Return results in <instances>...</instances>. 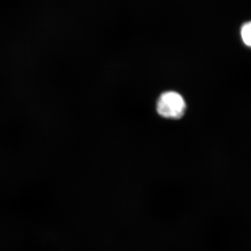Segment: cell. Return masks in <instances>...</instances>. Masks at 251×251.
Instances as JSON below:
<instances>
[{"instance_id": "6da1fadb", "label": "cell", "mask_w": 251, "mask_h": 251, "mask_svg": "<svg viewBox=\"0 0 251 251\" xmlns=\"http://www.w3.org/2000/svg\"><path fill=\"white\" fill-rule=\"evenodd\" d=\"M186 103L184 98L175 92H167L161 94L157 111L159 115L168 119H179L184 115Z\"/></svg>"}, {"instance_id": "7a4b0ae2", "label": "cell", "mask_w": 251, "mask_h": 251, "mask_svg": "<svg viewBox=\"0 0 251 251\" xmlns=\"http://www.w3.org/2000/svg\"><path fill=\"white\" fill-rule=\"evenodd\" d=\"M241 35L244 44L251 47V21L244 25L241 31Z\"/></svg>"}]
</instances>
